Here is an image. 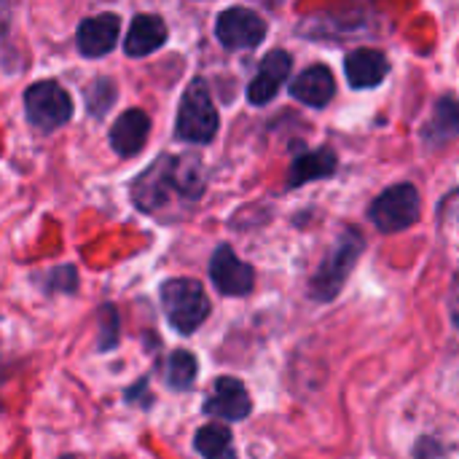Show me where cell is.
Masks as SVG:
<instances>
[{
  "instance_id": "cell-3",
  "label": "cell",
  "mask_w": 459,
  "mask_h": 459,
  "mask_svg": "<svg viewBox=\"0 0 459 459\" xmlns=\"http://www.w3.org/2000/svg\"><path fill=\"white\" fill-rule=\"evenodd\" d=\"M159 301H161V312H164L167 323L183 336L196 333L212 312V304H210L202 282L191 280V277L164 280L159 288Z\"/></svg>"
},
{
  "instance_id": "cell-8",
  "label": "cell",
  "mask_w": 459,
  "mask_h": 459,
  "mask_svg": "<svg viewBox=\"0 0 459 459\" xmlns=\"http://www.w3.org/2000/svg\"><path fill=\"white\" fill-rule=\"evenodd\" d=\"M210 280L226 299H245L255 288V269L245 264L231 245H218L210 258Z\"/></svg>"
},
{
  "instance_id": "cell-23",
  "label": "cell",
  "mask_w": 459,
  "mask_h": 459,
  "mask_svg": "<svg viewBox=\"0 0 459 459\" xmlns=\"http://www.w3.org/2000/svg\"><path fill=\"white\" fill-rule=\"evenodd\" d=\"M148 377H140L134 385H129L126 387V393H124V401L129 403V406H137V409H143V411H148L151 406H153V393L148 390Z\"/></svg>"
},
{
  "instance_id": "cell-14",
  "label": "cell",
  "mask_w": 459,
  "mask_h": 459,
  "mask_svg": "<svg viewBox=\"0 0 459 459\" xmlns=\"http://www.w3.org/2000/svg\"><path fill=\"white\" fill-rule=\"evenodd\" d=\"M288 94L296 102L320 110V108H325L336 97V78H333L328 65H312V67H307L304 73H299L290 81Z\"/></svg>"
},
{
  "instance_id": "cell-18",
  "label": "cell",
  "mask_w": 459,
  "mask_h": 459,
  "mask_svg": "<svg viewBox=\"0 0 459 459\" xmlns=\"http://www.w3.org/2000/svg\"><path fill=\"white\" fill-rule=\"evenodd\" d=\"M194 452L202 459H237L234 436L226 425H202L194 433Z\"/></svg>"
},
{
  "instance_id": "cell-15",
  "label": "cell",
  "mask_w": 459,
  "mask_h": 459,
  "mask_svg": "<svg viewBox=\"0 0 459 459\" xmlns=\"http://www.w3.org/2000/svg\"><path fill=\"white\" fill-rule=\"evenodd\" d=\"M167 38H169L167 22L159 13H137L124 38V51L132 59H143L159 51L167 43Z\"/></svg>"
},
{
  "instance_id": "cell-9",
  "label": "cell",
  "mask_w": 459,
  "mask_h": 459,
  "mask_svg": "<svg viewBox=\"0 0 459 459\" xmlns=\"http://www.w3.org/2000/svg\"><path fill=\"white\" fill-rule=\"evenodd\" d=\"M202 411L223 422H245L253 414V398L245 382H239L237 377H221L212 382V390L202 403Z\"/></svg>"
},
{
  "instance_id": "cell-1",
  "label": "cell",
  "mask_w": 459,
  "mask_h": 459,
  "mask_svg": "<svg viewBox=\"0 0 459 459\" xmlns=\"http://www.w3.org/2000/svg\"><path fill=\"white\" fill-rule=\"evenodd\" d=\"M132 204L153 218L191 210L207 191V172L196 153H161L132 180Z\"/></svg>"
},
{
  "instance_id": "cell-6",
  "label": "cell",
  "mask_w": 459,
  "mask_h": 459,
  "mask_svg": "<svg viewBox=\"0 0 459 459\" xmlns=\"http://www.w3.org/2000/svg\"><path fill=\"white\" fill-rule=\"evenodd\" d=\"M24 116L38 132H54L73 118V100L56 81H35L24 91Z\"/></svg>"
},
{
  "instance_id": "cell-11",
  "label": "cell",
  "mask_w": 459,
  "mask_h": 459,
  "mask_svg": "<svg viewBox=\"0 0 459 459\" xmlns=\"http://www.w3.org/2000/svg\"><path fill=\"white\" fill-rule=\"evenodd\" d=\"M290 70H293V54L285 48H272L261 59L258 73L253 75V81L247 86V102L250 105H269L280 94Z\"/></svg>"
},
{
  "instance_id": "cell-12",
  "label": "cell",
  "mask_w": 459,
  "mask_h": 459,
  "mask_svg": "<svg viewBox=\"0 0 459 459\" xmlns=\"http://www.w3.org/2000/svg\"><path fill=\"white\" fill-rule=\"evenodd\" d=\"M148 137H151V116L143 108L124 110L108 132V143L121 159L137 156L145 148Z\"/></svg>"
},
{
  "instance_id": "cell-22",
  "label": "cell",
  "mask_w": 459,
  "mask_h": 459,
  "mask_svg": "<svg viewBox=\"0 0 459 459\" xmlns=\"http://www.w3.org/2000/svg\"><path fill=\"white\" fill-rule=\"evenodd\" d=\"M38 285L46 296H73L78 293V269L73 264L54 266L43 274V280H38Z\"/></svg>"
},
{
  "instance_id": "cell-25",
  "label": "cell",
  "mask_w": 459,
  "mask_h": 459,
  "mask_svg": "<svg viewBox=\"0 0 459 459\" xmlns=\"http://www.w3.org/2000/svg\"><path fill=\"white\" fill-rule=\"evenodd\" d=\"M59 459H81V457H75V455H62Z\"/></svg>"
},
{
  "instance_id": "cell-19",
  "label": "cell",
  "mask_w": 459,
  "mask_h": 459,
  "mask_svg": "<svg viewBox=\"0 0 459 459\" xmlns=\"http://www.w3.org/2000/svg\"><path fill=\"white\" fill-rule=\"evenodd\" d=\"M196 377H199V363H196L194 352H188V350L169 352V358L164 360V382L169 390L186 393L194 387Z\"/></svg>"
},
{
  "instance_id": "cell-20",
  "label": "cell",
  "mask_w": 459,
  "mask_h": 459,
  "mask_svg": "<svg viewBox=\"0 0 459 459\" xmlns=\"http://www.w3.org/2000/svg\"><path fill=\"white\" fill-rule=\"evenodd\" d=\"M118 100V86L113 78L108 75H97L86 89H83V102L91 118H105L110 113V108Z\"/></svg>"
},
{
  "instance_id": "cell-24",
  "label": "cell",
  "mask_w": 459,
  "mask_h": 459,
  "mask_svg": "<svg viewBox=\"0 0 459 459\" xmlns=\"http://www.w3.org/2000/svg\"><path fill=\"white\" fill-rule=\"evenodd\" d=\"M441 444H436V438H420L414 444V457L417 459H436L441 457Z\"/></svg>"
},
{
  "instance_id": "cell-10",
  "label": "cell",
  "mask_w": 459,
  "mask_h": 459,
  "mask_svg": "<svg viewBox=\"0 0 459 459\" xmlns=\"http://www.w3.org/2000/svg\"><path fill=\"white\" fill-rule=\"evenodd\" d=\"M121 35V19L118 13H97V16H86L78 30H75V48L81 56L86 59H100L108 56Z\"/></svg>"
},
{
  "instance_id": "cell-7",
  "label": "cell",
  "mask_w": 459,
  "mask_h": 459,
  "mask_svg": "<svg viewBox=\"0 0 459 459\" xmlns=\"http://www.w3.org/2000/svg\"><path fill=\"white\" fill-rule=\"evenodd\" d=\"M269 24L261 13L245 5H231L215 19V38L229 51H253L264 43Z\"/></svg>"
},
{
  "instance_id": "cell-5",
  "label": "cell",
  "mask_w": 459,
  "mask_h": 459,
  "mask_svg": "<svg viewBox=\"0 0 459 459\" xmlns=\"http://www.w3.org/2000/svg\"><path fill=\"white\" fill-rule=\"evenodd\" d=\"M420 212H422V196H420V188L409 180L387 186L368 204V221L382 234H401L411 229L420 221Z\"/></svg>"
},
{
  "instance_id": "cell-2",
  "label": "cell",
  "mask_w": 459,
  "mask_h": 459,
  "mask_svg": "<svg viewBox=\"0 0 459 459\" xmlns=\"http://www.w3.org/2000/svg\"><path fill=\"white\" fill-rule=\"evenodd\" d=\"M366 253V237L358 226H344L333 242V247L328 250V255L323 258V264L317 266V272L309 277L307 285V296L317 304H331L336 301V296L344 290L350 272L358 266L360 255Z\"/></svg>"
},
{
  "instance_id": "cell-13",
  "label": "cell",
  "mask_w": 459,
  "mask_h": 459,
  "mask_svg": "<svg viewBox=\"0 0 459 459\" xmlns=\"http://www.w3.org/2000/svg\"><path fill=\"white\" fill-rule=\"evenodd\" d=\"M344 75L347 83L358 91L377 89L390 75V59L379 48H352L344 56Z\"/></svg>"
},
{
  "instance_id": "cell-4",
  "label": "cell",
  "mask_w": 459,
  "mask_h": 459,
  "mask_svg": "<svg viewBox=\"0 0 459 459\" xmlns=\"http://www.w3.org/2000/svg\"><path fill=\"white\" fill-rule=\"evenodd\" d=\"M221 129V113L215 108V100L210 94V86L204 78H194L178 105L175 116V137L188 145H207L215 140Z\"/></svg>"
},
{
  "instance_id": "cell-16",
  "label": "cell",
  "mask_w": 459,
  "mask_h": 459,
  "mask_svg": "<svg viewBox=\"0 0 459 459\" xmlns=\"http://www.w3.org/2000/svg\"><path fill=\"white\" fill-rule=\"evenodd\" d=\"M339 169V156L331 145H320L315 151H304L293 156L290 169H288V188H301L315 180L333 178Z\"/></svg>"
},
{
  "instance_id": "cell-21",
  "label": "cell",
  "mask_w": 459,
  "mask_h": 459,
  "mask_svg": "<svg viewBox=\"0 0 459 459\" xmlns=\"http://www.w3.org/2000/svg\"><path fill=\"white\" fill-rule=\"evenodd\" d=\"M121 339V323H118V309L113 304H102L97 309V352H113Z\"/></svg>"
},
{
  "instance_id": "cell-17",
  "label": "cell",
  "mask_w": 459,
  "mask_h": 459,
  "mask_svg": "<svg viewBox=\"0 0 459 459\" xmlns=\"http://www.w3.org/2000/svg\"><path fill=\"white\" fill-rule=\"evenodd\" d=\"M459 132V110L455 94H444L436 108H433V116L430 121L422 126V143L428 148H444L446 143H452Z\"/></svg>"
}]
</instances>
